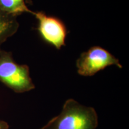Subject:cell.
Here are the masks:
<instances>
[{
	"label": "cell",
	"instance_id": "cell-1",
	"mask_svg": "<svg viewBox=\"0 0 129 129\" xmlns=\"http://www.w3.org/2000/svg\"><path fill=\"white\" fill-rule=\"evenodd\" d=\"M98 126V116L94 108L69 99L60 114L40 129H96Z\"/></svg>",
	"mask_w": 129,
	"mask_h": 129
},
{
	"label": "cell",
	"instance_id": "cell-2",
	"mask_svg": "<svg viewBox=\"0 0 129 129\" xmlns=\"http://www.w3.org/2000/svg\"><path fill=\"white\" fill-rule=\"evenodd\" d=\"M0 82L14 92L22 93L34 89L27 64L14 61L12 53L0 50Z\"/></svg>",
	"mask_w": 129,
	"mask_h": 129
},
{
	"label": "cell",
	"instance_id": "cell-3",
	"mask_svg": "<svg viewBox=\"0 0 129 129\" xmlns=\"http://www.w3.org/2000/svg\"><path fill=\"white\" fill-rule=\"evenodd\" d=\"M122 66L111 53L100 46H93L80 54L76 62L77 72L84 77L93 76L106 67Z\"/></svg>",
	"mask_w": 129,
	"mask_h": 129
},
{
	"label": "cell",
	"instance_id": "cell-4",
	"mask_svg": "<svg viewBox=\"0 0 129 129\" xmlns=\"http://www.w3.org/2000/svg\"><path fill=\"white\" fill-rule=\"evenodd\" d=\"M34 16L38 21L37 30L45 42L57 50L66 46L68 31L62 20L43 12H35Z\"/></svg>",
	"mask_w": 129,
	"mask_h": 129
},
{
	"label": "cell",
	"instance_id": "cell-5",
	"mask_svg": "<svg viewBox=\"0 0 129 129\" xmlns=\"http://www.w3.org/2000/svg\"><path fill=\"white\" fill-rule=\"evenodd\" d=\"M32 0H0V10L8 15L17 17L23 13L34 15L28 5H32Z\"/></svg>",
	"mask_w": 129,
	"mask_h": 129
},
{
	"label": "cell",
	"instance_id": "cell-6",
	"mask_svg": "<svg viewBox=\"0 0 129 129\" xmlns=\"http://www.w3.org/2000/svg\"><path fill=\"white\" fill-rule=\"evenodd\" d=\"M19 28L17 17L8 15L0 10V50L3 43L15 34Z\"/></svg>",
	"mask_w": 129,
	"mask_h": 129
},
{
	"label": "cell",
	"instance_id": "cell-7",
	"mask_svg": "<svg viewBox=\"0 0 129 129\" xmlns=\"http://www.w3.org/2000/svg\"><path fill=\"white\" fill-rule=\"evenodd\" d=\"M0 129H9V125L7 122L0 120Z\"/></svg>",
	"mask_w": 129,
	"mask_h": 129
}]
</instances>
